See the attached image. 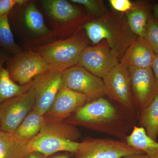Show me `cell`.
Wrapping results in <instances>:
<instances>
[{
	"label": "cell",
	"mask_w": 158,
	"mask_h": 158,
	"mask_svg": "<svg viewBox=\"0 0 158 158\" xmlns=\"http://www.w3.org/2000/svg\"><path fill=\"white\" fill-rule=\"evenodd\" d=\"M104 97L87 102L65 121L75 126L125 139L129 131L135 126V115Z\"/></svg>",
	"instance_id": "1"
},
{
	"label": "cell",
	"mask_w": 158,
	"mask_h": 158,
	"mask_svg": "<svg viewBox=\"0 0 158 158\" xmlns=\"http://www.w3.org/2000/svg\"><path fill=\"white\" fill-rule=\"evenodd\" d=\"M81 136L75 126L64 120L45 117L40 132L28 144L31 152L40 153L47 157L60 152L75 154L80 144L77 140Z\"/></svg>",
	"instance_id": "2"
},
{
	"label": "cell",
	"mask_w": 158,
	"mask_h": 158,
	"mask_svg": "<svg viewBox=\"0 0 158 158\" xmlns=\"http://www.w3.org/2000/svg\"><path fill=\"white\" fill-rule=\"evenodd\" d=\"M87 45L85 37L76 35L42 46L38 52L48 63L50 70L63 72L78 65L80 55Z\"/></svg>",
	"instance_id": "3"
},
{
	"label": "cell",
	"mask_w": 158,
	"mask_h": 158,
	"mask_svg": "<svg viewBox=\"0 0 158 158\" xmlns=\"http://www.w3.org/2000/svg\"><path fill=\"white\" fill-rule=\"evenodd\" d=\"M143 153L125 140L87 138L80 142L75 158H122Z\"/></svg>",
	"instance_id": "4"
},
{
	"label": "cell",
	"mask_w": 158,
	"mask_h": 158,
	"mask_svg": "<svg viewBox=\"0 0 158 158\" xmlns=\"http://www.w3.org/2000/svg\"><path fill=\"white\" fill-rule=\"evenodd\" d=\"M102 80L106 96L129 113L138 115L127 67L118 63Z\"/></svg>",
	"instance_id": "5"
},
{
	"label": "cell",
	"mask_w": 158,
	"mask_h": 158,
	"mask_svg": "<svg viewBox=\"0 0 158 158\" xmlns=\"http://www.w3.org/2000/svg\"><path fill=\"white\" fill-rule=\"evenodd\" d=\"M34 84V83H33ZM35 95L33 85L28 90L0 104V131L13 133L33 110Z\"/></svg>",
	"instance_id": "6"
},
{
	"label": "cell",
	"mask_w": 158,
	"mask_h": 158,
	"mask_svg": "<svg viewBox=\"0 0 158 158\" xmlns=\"http://www.w3.org/2000/svg\"><path fill=\"white\" fill-rule=\"evenodd\" d=\"M62 86L85 95L88 102L106 96L102 79L80 65L63 72Z\"/></svg>",
	"instance_id": "7"
},
{
	"label": "cell",
	"mask_w": 158,
	"mask_h": 158,
	"mask_svg": "<svg viewBox=\"0 0 158 158\" xmlns=\"http://www.w3.org/2000/svg\"><path fill=\"white\" fill-rule=\"evenodd\" d=\"M118 56L104 40L94 46H87L80 55L78 65L103 79L118 64Z\"/></svg>",
	"instance_id": "8"
},
{
	"label": "cell",
	"mask_w": 158,
	"mask_h": 158,
	"mask_svg": "<svg viewBox=\"0 0 158 158\" xmlns=\"http://www.w3.org/2000/svg\"><path fill=\"white\" fill-rule=\"evenodd\" d=\"M49 70L45 59L39 53L32 51L16 55L9 63L8 69L12 80L22 86L27 85Z\"/></svg>",
	"instance_id": "9"
},
{
	"label": "cell",
	"mask_w": 158,
	"mask_h": 158,
	"mask_svg": "<svg viewBox=\"0 0 158 158\" xmlns=\"http://www.w3.org/2000/svg\"><path fill=\"white\" fill-rule=\"evenodd\" d=\"M138 114L158 94V84L151 68H128Z\"/></svg>",
	"instance_id": "10"
},
{
	"label": "cell",
	"mask_w": 158,
	"mask_h": 158,
	"mask_svg": "<svg viewBox=\"0 0 158 158\" xmlns=\"http://www.w3.org/2000/svg\"><path fill=\"white\" fill-rule=\"evenodd\" d=\"M62 72L48 70L34 79V110L41 115L48 111L62 86Z\"/></svg>",
	"instance_id": "11"
},
{
	"label": "cell",
	"mask_w": 158,
	"mask_h": 158,
	"mask_svg": "<svg viewBox=\"0 0 158 158\" xmlns=\"http://www.w3.org/2000/svg\"><path fill=\"white\" fill-rule=\"evenodd\" d=\"M89 39L95 44L105 40L111 48L119 56L127 47L124 35L117 26L112 25L106 18L92 21L84 26Z\"/></svg>",
	"instance_id": "12"
},
{
	"label": "cell",
	"mask_w": 158,
	"mask_h": 158,
	"mask_svg": "<svg viewBox=\"0 0 158 158\" xmlns=\"http://www.w3.org/2000/svg\"><path fill=\"white\" fill-rule=\"evenodd\" d=\"M87 102L85 95L62 86L44 116L65 121Z\"/></svg>",
	"instance_id": "13"
},
{
	"label": "cell",
	"mask_w": 158,
	"mask_h": 158,
	"mask_svg": "<svg viewBox=\"0 0 158 158\" xmlns=\"http://www.w3.org/2000/svg\"><path fill=\"white\" fill-rule=\"evenodd\" d=\"M155 56L144 37H138L126 50L120 63L127 68H151Z\"/></svg>",
	"instance_id": "14"
},
{
	"label": "cell",
	"mask_w": 158,
	"mask_h": 158,
	"mask_svg": "<svg viewBox=\"0 0 158 158\" xmlns=\"http://www.w3.org/2000/svg\"><path fill=\"white\" fill-rule=\"evenodd\" d=\"M28 143L13 133L0 131V158H25L31 152Z\"/></svg>",
	"instance_id": "15"
},
{
	"label": "cell",
	"mask_w": 158,
	"mask_h": 158,
	"mask_svg": "<svg viewBox=\"0 0 158 158\" xmlns=\"http://www.w3.org/2000/svg\"><path fill=\"white\" fill-rule=\"evenodd\" d=\"M41 3L50 16L58 21H71L81 14L77 7L65 0H43Z\"/></svg>",
	"instance_id": "16"
},
{
	"label": "cell",
	"mask_w": 158,
	"mask_h": 158,
	"mask_svg": "<svg viewBox=\"0 0 158 158\" xmlns=\"http://www.w3.org/2000/svg\"><path fill=\"white\" fill-rule=\"evenodd\" d=\"M125 140L130 146L143 152L148 158H158V142L148 135L143 127L135 126Z\"/></svg>",
	"instance_id": "17"
},
{
	"label": "cell",
	"mask_w": 158,
	"mask_h": 158,
	"mask_svg": "<svg viewBox=\"0 0 158 158\" xmlns=\"http://www.w3.org/2000/svg\"><path fill=\"white\" fill-rule=\"evenodd\" d=\"M128 25L133 33L144 37L150 17L149 5L144 2L136 3L132 9L127 12Z\"/></svg>",
	"instance_id": "18"
},
{
	"label": "cell",
	"mask_w": 158,
	"mask_h": 158,
	"mask_svg": "<svg viewBox=\"0 0 158 158\" xmlns=\"http://www.w3.org/2000/svg\"><path fill=\"white\" fill-rule=\"evenodd\" d=\"M34 80L27 85L22 86L14 81L8 69L3 66V61L0 59V104L3 102L24 93L31 88Z\"/></svg>",
	"instance_id": "19"
},
{
	"label": "cell",
	"mask_w": 158,
	"mask_h": 158,
	"mask_svg": "<svg viewBox=\"0 0 158 158\" xmlns=\"http://www.w3.org/2000/svg\"><path fill=\"white\" fill-rule=\"evenodd\" d=\"M44 119V116L33 109L13 134L22 141L28 142L39 134Z\"/></svg>",
	"instance_id": "20"
},
{
	"label": "cell",
	"mask_w": 158,
	"mask_h": 158,
	"mask_svg": "<svg viewBox=\"0 0 158 158\" xmlns=\"http://www.w3.org/2000/svg\"><path fill=\"white\" fill-rule=\"evenodd\" d=\"M140 127L148 135L157 141L158 137V94L146 107L138 115Z\"/></svg>",
	"instance_id": "21"
},
{
	"label": "cell",
	"mask_w": 158,
	"mask_h": 158,
	"mask_svg": "<svg viewBox=\"0 0 158 158\" xmlns=\"http://www.w3.org/2000/svg\"><path fill=\"white\" fill-rule=\"evenodd\" d=\"M25 19L28 27L34 33L41 35L49 33L50 31L46 26L42 13L34 3H31L27 6Z\"/></svg>",
	"instance_id": "22"
},
{
	"label": "cell",
	"mask_w": 158,
	"mask_h": 158,
	"mask_svg": "<svg viewBox=\"0 0 158 158\" xmlns=\"http://www.w3.org/2000/svg\"><path fill=\"white\" fill-rule=\"evenodd\" d=\"M16 56L22 52L21 48L15 41L8 15L0 16V46Z\"/></svg>",
	"instance_id": "23"
},
{
	"label": "cell",
	"mask_w": 158,
	"mask_h": 158,
	"mask_svg": "<svg viewBox=\"0 0 158 158\" xmlns=\"http://www.w3.org/2000/svg\"><path fill=\"white\" fill-rule=\"evenodd\" d=\"M144 38L152 48L156 55H158V19L151 15Z\"/></svg>",
	"instance_id": "24"
},
{
	"label": "cell",
	"mask_w": 158,
	"mask_h": 158,
	"mask_svg": "<svg viewBox=\"0 0 158 158\" xmlns=\"http://www.w3.org/2000/svg\"><path fill=\"white\" fill-rule=\"evenodd\" d=\"M70 2L84 6L88 11L94 15L102 16L106 13V8L101 1L71 0Z\"/></svg>",
	"instance_id": "25"
},
{
	"label": "cell",
	"mask_w": 158,
	"mask_h": 158,
	"mask_svg": "<svg viewBox=\"0 0 158 158\" xmlns=\"http://www.w3.org/2000/svg\"><path fill=\"white\" fill-rule=\"evenodd\" d=\"M109 2L114 10L126 13L132 9L135 4L129 0H110Z\"/></svg>",
	"instance_id": "26"
},
{
	"label": "cell",
	"mask_w": 158,
	"mask_h": 158,
	"mask_svg": "<svg viewBox=\"0 0 158 158\" xmlns=\"http://www.w3.org/2000/svg\"><path fill=\"white\" fill-rule=\"evenodd\" d=\"M27 2L25 0H0V16L8 15L15 6H21Z\"/></svg>",
	"instance_id": "27"
},
{
	"label": "cell",
	"mask_w": 158,
	"mask_h": 158,
	"mask_svg": "<svg viewBox=\"0 0 158 158\" xmlns=\"http://www.w3.org/2000/svg\"><path fill=\"white\" fill-rule=\"evenodd\" d=\"M151 69L158 84V55H156Z\"/></svg>",
	"instance_id": "28"
},
{
	"label": "cell",
	"mask_w": 158,
	"mask_h": 158,
	"mask_svg": "<svg viewBox=\"0 0 158 158\" xmlns=\"http://www.w3.org/2000/svg\"><path fill=\"white\" fill-rule=\"evenodd\" d=\"M25 158H50L49 157H47L44 155L40 153L36 152H31L29 153Z\"/></svg>",
	"instance_id": "29"
},
{
	"label": "cell",
	"mask_w": 158,
	"mask_h": 158,
	"mask_svg": "<svg viewBox=\"0 0 158 158\" xmlns=\"http://www.w3.org/2000/svg\"><path fill=\"white\" fill-rule=\"evenodd\" d=\"M122 158H148V157L146 154L143 153L128 156L124 157Z\"/></svg>",
	"instance_id": "30"
},
{
	"label": "cell",
	"mask_w": 158,
	"mask_h": 158,
	"mask_svg": "<svg viewBox=\"0 0 158 158\" xmlns=\"http://www.w3.org/2000/svg\"><path fill=\"white\" fill-rule=\"evenodd\" d=\"M153 11L154 15L158 19V3L154 6Z\"/></svg>",
	"instance_id": "31"
}]
</instances>
